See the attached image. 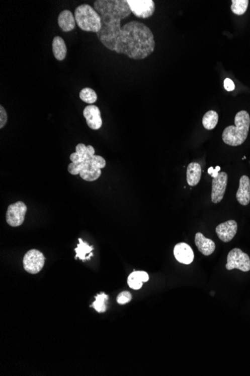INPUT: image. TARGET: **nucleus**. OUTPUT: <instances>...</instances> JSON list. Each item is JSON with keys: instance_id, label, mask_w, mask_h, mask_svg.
Returning <instances> with one entry per match:
<instances>
[{"instance_id": "nucleus-19", "label": "nucleus", "mask_w": 250, "mask_h": 376, "mask_svg": "<svg viewBox=\"0 0 250 376\" xmlns=\"http://www.w3.org/2000/svg\"><path fill=\"white\" fill-rule=\"evenodd\" d=\"M79 244L77 247L75 248L76 255L75 256V259H79L82 261L90 260L92 256H93L92 251L94 249L93 245H90L87 242H84L82 239L79 238Z\"/></svg>"}, {"instance_id": "nucleus-18", "label": "nucleus", "mask_w": 250, "mask_h": 376, "mask_svg": "<svg viewBox=\"0 0 250 376\" xmlns=\"http://www.w3.org/2000/svg\"><path fill=\"white\" fill-rule=\"evenodd\" d=\"M53 53L57 60L62 61L65 59L67 55V47L64 39L60 36H56L52 43Z\"/></svg>"}, {"instance_id": "nucleus-14", "label": "nucleus", "mask_w": 250, "mask_h": 376, "mask_svg": "<svg viewBox=\"0 0 250 376\" xmlns=\"http://www.w3.org/2000/svg\"><path fill=\"white\" fill-rule=\"evenodd\" d=\"M195 243L199 251L205 256L212 255L216 248L215 242L212 239L206 238L200 232L197 233L195 236Z\"/></svg>"}, {"instance_id": "nucleus-17", "label": "nucleus", "mask_w": 250, "mask_h": 376, "mask_svg": "<svg viewBox=\"0 0 250 376\" xmlns=\"http://www.w3.org/2000/svg\"><path fill=\"white\" fill-rule=\"evenodd\" d=\"M202 168L197 162H191L187 169V181L190 186H196L199 184L202 176Z\"/></svg>"}, {"instance_id": "nucleus-6", "label": "nucleus", "mask_w": 250, "mask_h": 376, "mask_svg": "<svg viewBox=\"0 0 250 376\" xmlns=\"http://www.w3.org/2000/svg\"><path fill=\"white\" fill-rule=\"evenodd\" d=\"M130 12L139 18H150L155 12V3L153 0H127Z\"/></svg>"}, {"instance_id": "nucleus-10", "label": "nucleus", "mask_w": 250, "mask_h": 376, "mask_svg": "<svg viewBox=\"0 0 250 376\" xmlns=\"http://www.w3.org/2000/svg\"><path fill=\"white\" fill-rule=\"evenodd\" d=\"M237 232V223L234 220H228L219 224L216 228V233L220 240L228 242L232 240Z\"/></svg>"}, {"instance_id": "nucleus-26", "label": "nucleus", "mask_w": 250, "mask_h": 376, "mask_svg": "<svg viewBox=\"0 0 250 376\" xmlns=\"http://www.w3.org/2000/svg\"><path fill=\"white\" fill-rule=\"evenodd\" d=\"M224 87L227 91L231 92L234 90L235 86H234V82L230 78H226L224 81Z\"/></svg>"}, {"instance_id": "nucleus-7", "label": "nucleus", "mask_w": 250, "mask_h": 376, "mask_svg": "<svg viewBox=\"0 0 250 376\" xmlns=\"http://www.w3.org/2000/svg\"><path fill=\"white\" fill-rule=\"evenodd\" d=\"M24 268L27 272L36 274L42 270L45 263V258L42 253L37 249H31L24 256Z\"/></svg>"}, {"instance_id": "nucleus-4", "label": "nucleus", "mask_w": 250, "mask_h": 376, "mask_svg": "<svg viewBox=\"0 0 250 376\" xmlns=\"http://www.w3.org/2000/svg\"><path fill=\"white\" fill-rule=\"evenodd\" d=\"M74 18L76 24L82 31L98 33L101 30V16L90 5L78 6L75 9Z\"/></svg>"}, {"instance_id": "nucleus-22", "label": "nucleus", "mask_w": 250, "mask_h": 376, "mask_svg": "<svg viewBox=\"0 0 250 376\" xmlns=\"http://www.w3.org/2000/svg\"><path fill=\"white\" fill-rule=\"evenodd\" d=\"M231 10L234 15H243L247 10L249 2L248 0H232Z\"/></svg>"}, {"instance_id": "nucleus-9", "label": "nucleus", "mask_w": 250, "mask_h": 376, "mask_svg": "<svg viewBox=\"0 0 250 376\" xmlns=\"http://www.w3.org/2000/svg\"><path fill=\"white\" fill-rule=\"evenodd\" d=\"M228 183V175L225 172H219L218 176L213 178L211 201L213 203L221 202L225 196Z\"/></svg>"}, {"instance_id": "nucleus-21", "label": "nucleus", "mask_w": 250, "mask_h": 376, "mask_svg": "<svg viewBox=\"0 0 250 376\" xmlns=\"http://www.w3.org/2000/svg\"><path fill=\"white\" fill-rule=\"evenodd\" d=\"M109 296L104 293H101L95 297V300L91 307H94L98 312H105L107 311V303Z\"/></svg>"}, {"instance_id": "nucleus-12", "label": "nucleus", "mask_w": 250, "mask_h": 376, "mask_svg": "<svg viewBox=\"0 0 250 376\" xmlns=\"http://www.w3.org/2000/svg\"><path fill=\"white\" fill-rule=\"evenodd\" d=\"M174 256L179 263L190 265L194 260V253L188 244L179 242L174 247Z\"/></svg>"}, {"instance_id": "nucleus-20", "label": "nucleus", "mask_w": 250, "mask_h": 376, "mask_svg": "<svg viewBox=\"0 0 250 376\" xmlns=\"http://www.w3.org/2000/svg\"><path fill=\"white\" fill-rule=\"evenodd\" d=\"M219 115L215 110H208L202 118V125L207 130H212L217 127Z\"/></svg>"}, {"instance_id": "nucleus-15", "label": "nucleus", "mask_w": 250, "mask_h": 376, "mask_svg": "<svg viewBox=\"0 0 250 376\" xmlns=\"http://www.w3.org/2000/svg\"><path fill=\"white\" fill-rule=\"evenodd\" d=\"M58 24L64 33L72 31L76 27L74 15L70 11H62L58 17Z\"/></svg>"}, {"instance_id": "nucleus-8", "label": "nucleus", "mask_w": 250, "mask_h": 376, "mask_svg": "<svg viewBox=\"0 0 250 376\" xmlns=\"http://www.w3.org/2000/svg\"><path fill=\"white\" fill-rule=\"evenodd\" d=\"M27 211V205L23 202L9 205L6 213V222L10 226H20L24 223Z\"/></svg>"}, {"instance_id": "nucleus-5", "label": "nucleus", "mask_w": 250, "mask_h": 376, "mask_svg": "<svg viewBox=\"0 0 250 376\" xmlns=\"http://www.w3.org/2000/svg\"><path fill=\"white\" fill-rule=\"evenodd\" d=\"M225 268L228 271L238 269L243 272H248L250 271V258L240 248H233L227 256Z\"/></svg>"}, {"instance_id": "nucleus-3", "label": "nucleus", "mask_w": 250, "mask_h": 376, "mask_svg": "<svg viewBox=\"0 0 250 376\" xmlns=\"http://www.w3.org/2000/svg\"><path fill=\"white\" fill-rule=\"evenodd\" d=\"M107 162L102 156L93 155L81 163L71 162L67 167V171L72 175L79 174L84 180L93 182L101 176V169L105 168Z\"/></svg>"}, {"instance_id": "nucleus-16", "label": "nucleus", "mask_w": 250, "mask_h": 376, "mask_svg": "<svg viewBox=\"0 0 250 376\" xmlns=\"http://www.w3.org/2000/svg\"><path fill=\"white\" fill-rule=\"evenodd\" d=\"M149 280V276L145 271H134L127 278L129 287L133 290H139L142 288L144 282Z\"/></svg>"}, {"instance_id": "nucleus-11", "label": "nucleus", "mask_w": 250, "mask_h": 376, "mask_svg": "<svg viewBox=\"0 0 250 376\" xmlns=\"http://www.w3.org/2000/svg\"><path fill=\"white\" fill-rule=\"evenodd\" d=\"M84 116L87 119V123L90 129L98 130L102 127L101 110L98 106L90 104L87 106L84 110Z\"/></svg>"}, {"instance_id": "nucleus-2", "label": "nucleus", "mask_w": 250, "mask_h": 376, "mask_svg": "<svg viewBox=\"0 0 250 376\" xmlns=\"http://www.w3.org/2000/svg\"><path fill=\"white\" fill-rule=\"evenodd\" d=\"M235 126H229L222 133V141L227 145L237 147L246 141L249 135L250 116L246 110H240L234 117Z\"/></svg>"}, {"instance_id": "nucleus-24", "label": "nucleus", "mask_w": 250, "mask_h": 376, "mask_svg": "<svg viewBox=\"0 0 250 376\" xmlns=\"http://www.w3.org/2000/svg\"><path fill=\"white\" fill-rule=\"evenodd\" d=\"M132 294L129 291H123L117 297V303L120 305H125L131 301Z\"/></svg>"}, {"instance_id": "nucleus-13", "label": "nucleus", "mask_w": 250, "mask_h": 376, "mask_svg": "<svg viewBox=\"0 0 250 376\" xmlns=\"http://www.w3.org/2000/svg\"><path fill=\"white\" fill-rule=\"evenodd\" d=\"M237 202L243 206L249 205L250 202V179L249 176L243 175L240 177L239 188L236 194Z\"/></svg>"}, {"instance_id": "nucleus-23", "label": "nucleus", "mask_w": 250, "mask_h": 376, "mask_svg": "<svg viewBox=\"0 0 250 376\" xmlns=\"http://www.w3.org/2000/svg\"><path fill=\"white\" fill-rule=\"evenodd\" d=\"M79 98L84 102L93 104L96 102L98 96H97L96 92L94 90L89 88V87H86V88L82 89L79 93Z\"/></svg>"}, {"instance_id": "nucleus-25", "label": "nucleus", "mask_w": 250, "mask_h": 376, "mask_svg": "<svg viewBox=\"0 0 250 376\" xmlns=\"http://www.w3.org/2000/svg\"><path fill=\"white\" fill-rule=\"evenodd\" d=\"M8 120V115L6 109L3 106H0V129H3L6 126Z\"/></svg>"}, {"instance_id": "nucleus-27", "label": "nucleus", "mask_w": 250, "mask_h": 376, "mask_svg": "<svg viewBox=\"0 0 250 376\" xmlns=\"http://www.w3.org/2000/svg\"><path fill=\"white\" fill-rule=\"evenodd\" d=\"M221 168L219 166L216 167L215 168L211 167L208 168V173L212 176L213 178L216 177L218 176L219 172H220Z\"/></svg>"}, {"instance_id": "nucleus-1", "label": "nucleus", "mask_w": 250, "mask_h": 376, "mask_svg": "<svg viewBox=\"0 0 250 376\" xmlns=\"http://www.w3.org/2000/svg\"><path fill=\"white\" fill-rule=\"evenodd\" d=\"M94 9L101 18L97 36L104 47L135 60L145 59L154 51V35L145 24L130 21L121 28L122 20L131 13L127 0H96Z\"/></svg>"}]
</instances>
